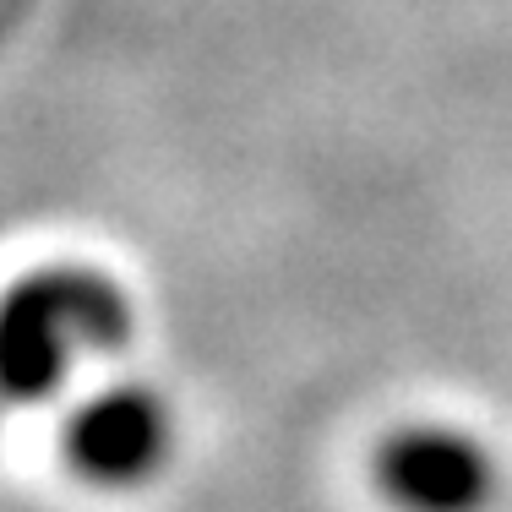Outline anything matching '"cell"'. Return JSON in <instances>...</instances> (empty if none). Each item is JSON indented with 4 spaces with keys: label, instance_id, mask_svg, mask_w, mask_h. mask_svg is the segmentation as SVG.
<instances>
[{
    "label": "cell",
    "instance_id": "6da1fadb",
    "mask_svg": "<svg viewBox=\"0 0 512 512\" xmlns=\"http://www.w3.org/2000/svg\"><path fill=\"white\" fill-rule=\"evenodd\" d=\"M131 344V300L93 267H44L0 300V398L44 404L71 382L77 360Z\"/></svg>",
    "mask_w": 512,
    "mask_h": 512
},
{
    "label": "cell",
    "instance_id": "7a4b0ae2",
    "mask_svg": "<svg viewBox=\"0 0 512 512\" xmlns=\"http://www.w3.org/2000/svg\"><path fill=\"white\" fill-rule=\"evenodd\" d=\"M60 453L77 480L99 491H137L158 480L175 453V409L142 382H115L66 414Z\"/></svg>",
    "mask_w": 512,
    "mask_h": 512
},
{
    "label": "cell",
    "instance_id": "3957f363",
    "mask_svg": "<svg viewBox=\"0 0 512 512\" xmlns=\"http://www.w3.org/2000/svg\"><path fill=\"white\" fill-rule=\"evenodd\" d=\"M371 469L393 512H485L502 485L491 447L463 425H404L376 447Z\"/></svg>",
    "mask_w": 512,
    "mask_h": 512
}]
</instances>
